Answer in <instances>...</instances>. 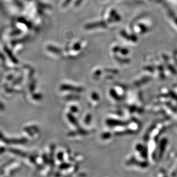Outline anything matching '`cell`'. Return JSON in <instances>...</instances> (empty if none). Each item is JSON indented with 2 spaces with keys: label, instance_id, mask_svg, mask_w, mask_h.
I'll return each mask as SVG.
<instances>
[{
  "label": "cell",
  "instance_id": "cell-8",
  "mask_svg": "<svg viewBox=\"0 0 177 177\" xmlns=\"http://www.w3.org/2000/svg\"><path fill=\"white\" fill-rule=\"evenodd\" d=\"M80 98V97L79 95H70L66 97L67 100H79Z\"/></svg>",
  "mask_w": 177,
  "mask_h": 177
},
{
  "label": "cell",
  "instance_id": "cell-9",
  "mask_svg": "<svg viewBox=\"0 0 177 177\" xmlns=\"http://www.w3.org/2000/svg\"><path fill=\"white\" fill-rule=\"evenodd\" d=\"M48 49L51 51V52H54L55 54H60L61 52V51L59 50V48H55V47H50L48 48Z\"/></svg>",
  "mask_w": 177,
  "mask_h": 177
},
{
  "label": "cell",
  "instance_id": "cell-6",
  "mask_svg": "<svg viewBox=\"0 0 177 177\" xmlns=\"http://www.w3.org/2000/svg\"><path fill=\"white\" fill-rule=\"evenodd\" d=\"M115 59L118 61V62L121 63H128L130 62V59H127V58H121L120 57H118L117 56H114Z\"/></svg>",
  "mask_w": 177,
  "mask_h": 177
},
{
  "label": "cell",
  "instance_id": "cell-4",
  "mask_svg": "<svg viewBox=\"0 0 177 177\" xmlns=\"http://www.w3.org/2000/svg\"><path fill=\"white\" fill-rule=\"evenodd\" d=\"M110 94L112 97V98H114V99L116 100V101H120L121 100L120 95H118V94L117 93V92L114 89H112L110 90Z\"/></svg>",
  "mask_w": 177,
  "mask_h": 177
},
{
  "label": "cell",
  "instance_id": "cell-1",
  "mask_svg": "<svg viewBox=\"0 0 177 177\" xmlns=\"http://www.w3.org/2000/svg\"><path fill=\"white\" fill-rule=\"evenodd\" d=\"M60 89L62 90L71 91L77 93H80L84 90V89L82 87H74L73 85H63L60 87Z\"/></svg>",
  "mask_w": 177,
  "mask_h": 177
},
{
  "label": "cell",
  "instance_id": "cell-12",
  "mask_svg": "<svg viewBox=\"0 0 177 177\" xmlns=\"http://www.w3.org/2000/svg\"><path fill=\"white\" fill-rule=\"evenodd\" d=\"M81 45L79 43H75L73 46V50L75 51H77L81 50Z\"/></svg>",
  "mask_w": 177,
  "mask_h": 177
},
{
  "label": "cell",
  "instance_id": "cell-15",
  "mask_svg": "<svg viewBox=\"0 0 177 177\" xmlns=\"http://www.w3.org/2000/svg\"><path fill=\"white\" fill-rule=\"evenodd\" d=\"M101 73H102V71H101L100 70H97L95 73H94V77L95 78L98 77H100V75H101Z\"/></svg>",
  "mask_w": 177,
  "mask_h": 177
},
{
  "label": "cell",
  "instance_id": "cell-10",
  "mask_svg": "<svg viewBox=\"0 0 177 177\" xmlns=\"http://www.w3.org/2000/svg\"><path fill=\"white\" fill-rule=\"evenodd\" d=\"M91 98L94 101H98L100 100V96L96 92H93L91 94Z\"/></svg>",
  "mask_w": 177,
  "mask_h": 177
},
{
  "label": "cell",
  "instance_id": "cell-5",
  "mask_svg": "<svg viewBox=\"0 0 177 177\" xmlns=\"http://www.w3.org/2000/svg\"><path fill=\"white\" fill-rule=\"evenodd\" d=\"M150 78L149 77H145L144 78H143L141 80H139L138 81H136L135 83V85L136 86H140V85H141L144 83H145L147 82H148L150 81Z\"/></svg>",
  "mask_w": 177,
  "mask_h": 177
},
{
  "label": "cell",
  "instance_id": "cell-3",
  "mask_svg": "<svg viewBox=\"0 0 177 177\" xmlns=\"http://www.w3.org/2000/svg\"><path fill=\"white\" fill-rule=\"evenodd\" d=\"M120 35H121L124 39H127L128 40L133 41V42H136V41H137V37L136 35H128L127 33L125 32V31H124V30H122L121 31H120Z\"/></svg>",
  "mask_w": 177,
  "mask_h": 177
},
{
  "label": "cell",
  "instance_id": "cell-14",
  "mask_svg": "<svg viewBox=\"0 0 177 177\" xmlns=\"http://www.w3.org/2000/svg\"><path fill=\"white\" fill-rule=\"evenodd\" d=\"M144 69L146 70V71H150V72H153L154 71V68L152 67L151 66H145L144 67Z\"/></svg>",
  "mask_w": 177,
  "mask_h": 177
},
{
  "label": "cell",
  "instance_id": "cell-11",
  "mask_svg": "<svg viewBox=\"0 0 177 177\" xmlns=\"http://www.w3.org/2000/svg\"><path fill=\"white\" fill-rule=\"evenodd\" d=\"M123 55H127L129 54V51L128 50L127 48H121L120 50L119 51Z\"/></svg>",
  "mask_w": 177,
  "mask_h": 177
},
{
  "label": "cell",
  "instance_id": "cell-7",
  "mask_svg": "<svg viewBox=\"0 0 177 177\" xmlns=\"http://www.w3.org/2000/svg\"><path fill=\"white\" fill-rule=\"evenodd\" d=\"M139 27L140 28V31L141 33H144L148 31V28L145 26V25L143 24H139Z\"/></svg>",
  "mask_w": 177,
  "mask_h": 177
},
{
  "label": "cell",
  "instance_id": "cell-17",
  "mask_svg": "<svg viewBox=\"0 0 177 177\" xmlns=\"http://www.w3.org/2000/svg\"><path fill=\"white\" fill-rule=\"evenodd\" d=\"M71 109L73 110V112H77L78 108L76 106H73L71 108Z\"/></svg>",
  "mask_w": 177,
  "mask_h": 177
},
{
  "label": "cell",
  "instance_id": "cell-16",
  "mask_svg": "<svg viewBox=\"0 0 177 177\" xmlns=\"http://www.w3.org/2000/svg\"><path fill=\"white\" fill-rule=\"evenodd\" d=\"M120 48H120L119 46H115L113 48L112 51H113V52H114V53H117V52H118L120 51Z\"/></svg>",
  "mask_w": 177,
  "mask_h": 177
},
{
  "label": "cell",
  "instance_id": "cell-2",
  "mask_svg": "<svg viewBox=\"0 0 177 177\" xmlns=\"http://www.w3.org/2000/svg\"><path fill=\"white\" fill-rule=\"evenodd\" d=\"M106 24L105 21H99V22H96L94 23H91V24H87L85 28L86 29H94L95 28L98 27H106Z\"/></svg>",
  "mask_w": 177,
  "mask_h": 177
},
{
  "label": "cell",
  "instance_id": "cell-13",
  "mask_svg": "<svg viewBox=\"0 0 177 177\" xmlns=\"http://www.w3.org/2000/svg\"><path fill=\"white\" fill-rule=\"evenodd\" d=\"M105 71L107 73H113V74H117L118 73V71L116 69H105Z\"/></svg>",
  "mask_w": 177,
  "mask_h": 177
}]
</instances>
